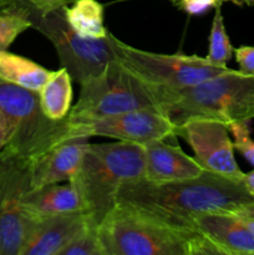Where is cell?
<instances>
[{"label":"cell","instance_id":"6da1fadb","mask_svg":"<svg viewBox=\"0 0 254 255\" xmlns=\"http://www.w3.org/2000/svg\"><path fill=\"white\" fill-rule=\"evenodd\" d=\"M117 203L126 204L164 226L187 234L198 232L194 221L207 213L242 217L254 212V197L243 181L204 171L198 177L164 183L141 179L120 189Z\"/></svg>","mask_w":254,"mask_h":255},{"label":"cell","instance_id":"7a4b0ae2","mask_svg":"<svg viewBox=\"0 0 254 255\" xmlns=\"http://www.w3.org/2000/svg\"><path fill=\"white\" fill-rule=\"evenodd\" d=\"M159 109L177 127L192 119L214 120L228 126L254 120V74L227 69L192 87L166 92Z\"/></svg>","mask_w":254,"mask_h":255},{"label":"cell","instance_id":"3957f363","mask_svg":"<svg viewBox=\"0 0 254 255\" xmlns=\"http://www.w3.org/2000/svg\"><path fill=\"white\" fill-rule=\"evenodd\" d=\"M143 178V146L119 141L90 143L70 183L81 197L85 213L99 226L117 204L120 189Z\"/></svg>","mask_w":254,"mask_h":255},{"label":"cell","instance_id":"277c9868","mask_svg":"<svg viewBox=\"0 0 254 255\" xmlns=\"http://www.w3.org/2000/svg\"><path fill=\"white\" fill-rule=\"evenodd\" d=\"M106 255H219L199 233L187 234L117 203L99 224Z\"/></svg>","mask_w":254,"mask_h":255},{"label":"cell","instance_id":"5b68a950","mask_svg":"<svg viewBox=\"0 0 254 255\" xmlns=\"http://www.w3.org/2000/svg\"><path fill=\"white\" fill-rule=\"evenodd\" d=\"M80 86L79 100L66 117L72 134L94 120L146 107L159 109L157 92L132 76L116 59L99 76Z\"/></svg>","mask_w":254,"mask_h":255},{"label":"cell","instance_id":"8992f818","mask_svg":"<svg viewBox=\"0 0 254 255\" xmlns=\"http://www.w3.org/2000/svg\"><path fill=\"white\" fill-rule=\"evenodd\" d=\"M116 60L137 80L157 92L161 105L166 92L192 87L226 71L206 57L184 54H157L127 45L111 34Z\"/></svg>","mask_w":254,"mask_h":255},{"label":"cell","instance_id":"52a82bcc","mask_svg":"<svg viewBox=\"0 0 254 255\" xmlns=\"http://www.w3.org/2000/svg\"><path fill=\"white\" fill-rule=\"evenodd\" d=\"M0 110L12 125V138L5 149L34 162L69 137L67 120L54 121L42 111L39 94L0 80ZM80 136V134H79Z\"/></svg>","mask_w":254,"mask_h":255},{"label":"cell","instance_id":"ba28073f","mask_svg":"<svg viewBox=\"0 0 254 255\" xmlns=\"http://www.w3.org/2000/svg\"><path fill=\"white\" fill-rule=\"evenodd\" d=\"M29 15L31 27L51 41L61 66L69 71L72 81L82 85L92 77L99 76L107 65L116 59L111 32L105 39L80 36L65 19L64 7L42 12L30 4Z\"/></svg>","mask_w":254,"mask_h":255},{"label":"cell","instance_id":"9c48e42d","mask_svg":"<svg viewBox=\"0 0 254 255\" xmlns=\"http://www.w3.org/2000/svg\"><path fill=\"white\" fill-rule=\"evenodd\" d=\"M31 188V163L9 149L0 153V255H22L32 228L22 209Z\"/></svg>","mask_w":254,"mask_h":255},{"label":"cell","instance_id":"30bf717a","mask_svg":"<svg viewBox=\"0 0 254 255\" xmlns=\"http://www.w3.org/2000/svg\"><path fill=\"white\" fill-rule=\"evenodd\" d=\"M176 136L186 139L204 171L243 181L246 173L234 157L228 126L214 120L192 119L177 127Z\"/></svg>","mask_w":254,"mask_h":255},{"label":"cell","instance_id":"8fae6325","mask_svg":"<svg viewBox=\"0 0 254 255\" xmlns=\"http://www.w3.org/2000/svg\"><path fill=\"white\" fill-rule=\"evenodd\" d=\"M77 134L111 137L143 146L158 139L173 138L176 126L159 109L146 107L94 120L82 126Z\"/></svg>","mask_w":254,"mask_h":255},{"label":"cell","instance_id":"7c38bea8","mask_svg":"<svg viewBox=\"0 0 254 255\" xmlns=\"http://www.w3.org/2000/svg\"><path fill=\"white\" fill-rule=\"evenodd\" d=\"M89 136H71L31 162V188L70 182L90 146Z\"/></svg>","mask_w":254,"mask_h":255},{"label":"cell","instance_id":"4fadbf2b","mask_svg":"<svg viewBox=\"0 0 254 255\" xmlns=\"http://www.w3.org/2000/svg\"><path fill=\"white\" fill-rule=\"evenodd\" d=\"M89 223L94 222L84 211L41 219L35 223L22 255H61Z\"/></svg>","mask_w":254,"mask_h":255},{"label":"cell","instance_id":"5bb4252c","mask_svg":"<svg viewBox=\"0 0 254 255\" xmlns=\"http://www.w3.org/2000/svg\"><path fill=\"white\" fill-rule=\"evenodd\" d=\"M144 179L153 183H164L198 177L204 172L196 158L184 153L176 144L166 139L143 144Z\"/></svg>","mask_w":254,"mask_h":255},{"label":"cell","instance_id":"9a60e30c","mask_svg":"<svg viewBox=\"0 0 254 255\" xmlns=\"http://www.w3.org/2000/svg\"><path fill=\"white\" fill-rule=\"evenodd\" d=\"M194 227L219 255H254L253 233L236 214H203L194 221Z\"/></svg>","mask_w":254,"mask_h":255},{"label":"cell","instance_id":"2e32d148","mask_svg":"<svg viewBox=\"0 0 254 255\" xmlns=\"http://www.w3.org/2000/svg\"><path fill=\"white\" fill-rule=\"evenodd\" d=\"M22 209L31 221L39 222L57 214L84 211V204L80 194L69 182L66 186L55 183L30 188L22 197Z\"/></svg>","mask_w":254,"mask_h":255},{"label":"cell","instance_id":"e0dca14e","mask_svg":"<svg viewBox=\"0 0 254 255\" xmlns=\"http://www.w3.org/2000/svg\"><path fill=\"white\" fill-rule=\"evenodd\" d=\"M52 71L7 50L0 51V80L39 92Z\"/></svg>","mask_w":254,"mask_h":255},{"label":"cell","instance_id":"ac0fdd59","mask_svg":"<svg viewBox=\"0 0 254 255\" xmlns=\"http://www.w3.org/2000/svg\"><path fill=\"white\" fill-rule=\"evenodd\" d=\"M39 101L44 114L54 121H62L71 110L72 79L65 67L52 71L40 89Z\"/></svg>","mask_w":254,"mask_h":255},{"label":"cell","instance_id":"d6986e66","mask_svg":"<svg viewBox=\"0 0 254 255\" xmlns=\"http://www.w3.org/2000/svg\"><path fill=\"white\" fill-rule=\"evenodd\" d=\"M65 19L82 37L105 39L109 35L104 22V5L97 0H76L71 6H65Z\"/></svg>","mask_w":254,"mask_h":255},{"label":"cell","instance_id":"ffe728a7","mask_svg":"<svg viewBox=\"0 0 254 255\" xmlns=\"http://www.w3.org/2000/svg\"><path fill=\"white\" fill-rule=\"evenodd\" d=\"M29 14L27 0H17L0 11V51L7 50L21 32L32 26Z\"/></svg>","mask_w":254,"mask_h":255},{"label":"cell","instance_id":"44dd1931","mask_svg":"<svg viewBox=\"0 0 254 255\" xmlns=\"http://www.w3.org/2000/svg\"><path fill=\"white\" fill-rule=\"evenodd\" d=\"M233 45L231 44L224 26L223 14L221 6L216 7L211 34H209V50L206 59L214 66L227 67V62L233 56Z\"/></svg>","mask_w":254,"mask_h":255},{"label":"cell","instance_id":"7402d4cb","mask_svg":"<svg viewBox=\"0 0 254 255\" xmlns=\"http://www.w3.org/2000/svg\"><path fill=\"white\" fill-rule=\"evenodd\" d=\"M61 255H106L100 238L99 226L95 223L87 224L62 251Z\"/></svg>","mask_w":254,"mask_h":255},{"label":"cell","instance_id":"603a6c76","mask_svg":"<svg viewBox=\"0 0 254 255\" xmlns=\"http://www.w3.org/2000/svg\"><path fill=\"white\" fill-rule=\"evenodd\" d=\"M229 132L234 137V148L254 166V139L251 137L248 124H237L229 127Z\"/></svg>","mask_w":254,"mask_h":255},{"label":"cell","instance_id":"cb8c5ba5","mask_svg":"<svg viewBox=\"0 0 254 255\" xmlns=\"http://www.w3.org/2000/svg\"><path fill=\"white\" fill-rule=\"evenodd\" d=\"M227 0H176L174 5L189 15H202L211 9L222 6Z\"/></svg>","mask_w":254,"mask_h":255},{"label":"cell","instance_id":"d4e9b609","mask_svg":"<svg viewBox=\"0 0 254 255\" xmlns=\"http://www.w3.org/2000/svg\"><path fill=\"white\" fill-rule=\"evenodd\" d=\"M239 70L246 74H254V46H239L233 51Z\"/></svg>","mask_w":254,"mask_h":255},{"label":"cell","instance_id":"484cf974","mask_svg":"<svg viewBox=\"0 0 254 255\" xmlns=\"http://www.w3.org/2000/svg\"><path fill=\"white\" fill-rule=\"evenodd\" d=\"M12 125L6 115L0 110V153L9 146L12 138Z\"/></svg>","mask_w":254,"mask_h":255},{"label":"cell","instance_id":"4316f807","mask_svg":"<svg viewBox=\"0 0 254 255\" xmlns=\"http://www.w3.org/2000/svg\"><path fill=\"white\" fill-rule=\"evenodd\" d=\"M35 9L40 10L42 12L54 11V10L61 9V7L67 6L72 4L76 0H27Z\"/></svg>","mask_w":254,"mask_h":255},{"label":"cell","instance_id":"83f0119b","mask_svg":"<svg viewBox=\"0 0 254 255\" xmlns=\"http://www.w3.org/2000/svg\"><path fill=\"white\" fill-rule=\"evenodd\" d=\"M243 183H244V186H246V188L248 189L249 193L254 197V171L244 174Z\"/></svg>","mask_w":254,"mask_h":255},{"label":"cell","instance_id":"f1b7e54d","mask_svg":"<svg viewBox=\"0 0 254 255\" xmlns=\"http://www.w3.org/2000/svg\"><path fill=\"white\" fill-rule=\"evenodd\" d=\"M239 218L243 221V223L248 227V229L252 232V233H253V236H254V212L246 214V216L239 217Z\"/></svg>","mask_w":254,"mask_h":255},{"label":"cell","instance_id":"f546056e","mask_svg":"<svg viewBox=\"0 0 254 255\" xmlns=\"http://www.w3.org/2000/svg\"><path fill=\"white\" fill-rule=\"evenodd\" d=\"M227 1H232L237 5H247V6H253L254 0H227Z\"/></svg>","mask_w":254,"mask_h":255},{"label":"cell","instance_id":"4dcf8cb0","mask_svg":"<svg viewBox=\"0 0 254 255\" xmlns=\"http://www.w3.org/2000/svg\"><path fill=\"white\" fill-rule=\"evenodd\" d=\"M169 1H172L174 4V2H176V0H169Z\"/></svg>","mask_w":254,"mask_h":255}]
</instances>
